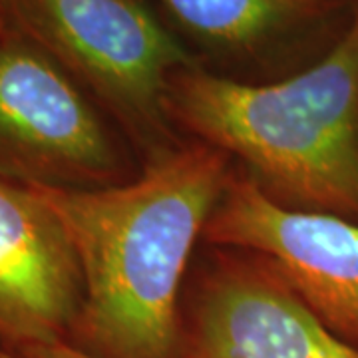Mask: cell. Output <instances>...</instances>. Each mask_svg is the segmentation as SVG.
Wrapping results in <instances>:
<instances>
[{
  "label": "cell",
  "mask_w": 358,
  "mask_h": 358,
  "mask_svg": "<svg viewBox=\"0 0 358 358\" xmlns=\"http://www.w3.org/2000/svg\"><path fill=\"white\" fill-rule=\"evenodd\" d=\"M205 62L225 70H303L333 46L357 0H155Z\"/></svg>",
  "instance_id": "ba28073f"
},
{
  "label": "cell",
  "mask_w": 358,
  "mask_h": 358,
  "mask_svg": "<svg viewBox=\"0 0 358 358\" xmlns=\"http://www.w3.org/2000/svg\"><path fill=\"white\" fill-rule=\"evenodd\" d=\"M231 173L221 152L189 140L120 185L36 189L82 271L70 345L96 358H179L185 275Z\"/></svg>",
  "instance_id": "6da1fadb"
},
{
  "label": "cell",
  "mask_w": 358,
  "mask_h": 358,
  "mask_svg": "<svg viewBox=\"0 0 358 358\" xmlns=\"http://www.w3.org/2000/svg\"><path fill=\"white\" fill-rule=\"evenodd\" d=\"M203 241L265 259L336 336L358 348V221L282 207L233 169Z\"/></svg>",
  "instance_id": "8992f818"
},
{
  "label": "cell",
  "mask_w": 358,
  "mask_h": 358,
  "mask_svg": "<svg viewBox=\"0 0 358 358\" xmlns=\"http://www.w3.org/2000/svg\"><path fill=\"white\" fill-rule=\"evenodd\" d=\"M16 358H96L92 355H86L84 350H80L70 343H52V345H38L22 348L18 352H14Z\"/></svg>",
  "instance_id": "9c48e42d"
},
{
  "label": "cell",
  "mask_w": 358,
  "mask_h": 358,
  "mask_svg": "<svg viewBox=\"0 0 358 358\" xmlns=\"http://www.w3.org/2000/svg\"><path fill=\"white\" fill-rule=\"evenodd\" d=\"M166 110L176 129L215 148L273 201L358 221V0L317 62L267 82L179 70Z\"/></svg>",
  "instance_id": "7a4b0ae2"
},
{
  "label": "cell",
  "mask_w": 358,
  "mask_h": 358,
  "mask_svg": "<svg viewBox=\"0 0 358 358\" xmlns=\"http://www.w3.org/2000/svg\"><path fill=\"white\" fill-rule=\"evenodd\" d=\"M108 115L14 24L0 28V178L30 189H100L136 173Z\"/></svg>",
  "instance_id": "277c9868"
},
{
  "label": "cell",
  "mask_w": 358,
  "mask_h": 358,
  "mask_svg": "<svg viewBox=\"0 0 358 358\" xmlns=\"http://www.w3.org/2000/svg\"><path fill=\"white\" fill-rule=\"evenodd\" d=\"M10 24L50 54L148 157L178 143L166 110L193 52L141 0H10Z\"/></svg>",
  "instance_id": "3957f363"
},
{
  "label": "cell",
  "mask_w": 358,
  "mask_h": 358,
  "mask_svg": "<svg viewBox=\"0 0 358 358\" xmlns=\"http://www.w3.org/2000/svg\"><path fill=\"white\" fill-rule=\"evenodd\" d=\"M82 271L62 219L36 189L0 178V345L68 343Z\"/></svg>",
  "instance_id": "52a82bcc"
},
{
  "label": "cell",
  "mask_w": 358,
  "mask_h": 358,
  "mask_svg": "<svg viewBox=\"0 0 358 358\" xmlns=\"http://www.w3.org/2000/svg\"><path fill=\"white\" fill-rule=\"evenodd\" d=\"M10 26V0H0V28Z\"/></svg>",
  "instance_id": "30bf717a"
},
{
  "label": "cell",
  "mask_w": 358,
  "mask_h": 358,
  "mask_svg": "<svg viewBox=\"0 0 358 358\" xmlns=\"http://www.w3.org/2000/svg\"><path fill=\"white\" fill-rule=\"evenodd\" d=\"M179 358H358L265 259L217 249L183 293Z\"/></svg>",
  "instance_id": "5b68a950"
},
{
  "label": "cell",
  "mask_w": 358,
  "mask_h": 358,
  "mask_svg": "<svg viewBox=\"0 0 358 358\" xmlns=\"http://www.w3.org/2000/svg\"><path fill=\"white\" fill-rule=\"evenodd\" d=\"M0 358H16V355L10 352L8 348H4V346L0 345Z\"/></svg>",
  "instance_id": "8fae6325"
}]
</instances>
